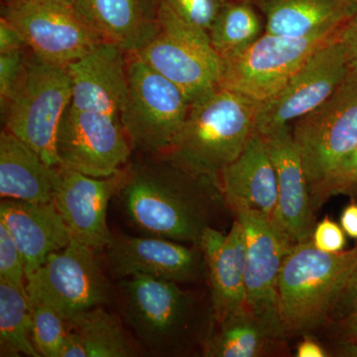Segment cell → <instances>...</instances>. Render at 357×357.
Here are the masks:
<instances>
[{
  "label": "cell",
  "mask_w": 357,
  "mask_h": 357,
  "mask_svg": "<svg viewBox=\"0 0 357 357\" xmlns=\"http://www.w3.org/2000/svg\"><path fill=\"white\" fill-rule=\"evenodd\" d=\"M128 163L117 192L124 217L145 236L201 245L206 230L225 206L220 185L162 155Z\"/></svg>",
  "instance_id": "obj_1"
},
{
  "label": "cell",
  "mask_w": 357,
  "mask_h": 357,
  "mask_svg": "<svg viewBox=\"0 0 357 357\" xmlns=\"http://www.w3.org/2000/svg\"><path fill=\"white\" fill-rule=\"evenodd\" d=\"M177 282L135 275L119 284L124 319L154 356H180L206 344L215 321L199 296Z\"/></svg>",
  "instance_id": "obj_2"
},
{
  "label": "cell",
  "mask_w": 357,
  "mask_h": 357,
  "mask_svg": "<svg viewBox=\"0 0 357 357\" xmlns=\"http://www.w3.org/2000/svg\"><path fill=\"white\" fill-rule=\"evenodd\" d=\"M257 107L220 86L191 103L182 128L162 156L220 185L223 170L241 155L255 131Z\"/></svg>",
  "instance_id": "obj_3"
},
{
  "label": "cell",
  "mask_w": 357,
  "mask_h": 357,
  "mask_svg": "<svg viewBox=\"0 0 357 357\" xmlns=\"http://www.w3.org/2000/svg\"><path fill=\"white\" fill-rule=\"evenodd\" d=\"M357 260V245L328 253L311 241L294 244L278 282L279 311L287 337L330 326Z\"/></svg>",
  "instance_id": "obj_4"
},
{
  "label": "cell",
  "mask_w": 357,
  "mask_h": 357,
  "mask_svg": "<svg viewBox=\"0 0 357 357\" xmlns=\"http://www.w3.org/2000/svg\"><path fill=\"white\" fill-rule=\"evenodd\" d=\"M72 96L67 67L50 64L29 49L17 86L1 112L4 129L31 147L48 165L60 166L56 138Z\"/></svg>",
  "instance_id": "obj_5"
},
{
  "label": "cell",
  "mask_w": 357,
  "mask_h": 357,
  "mask_svg": "<svg viewBox=\"0 0 357 357\" xmlns=\"http://www.w3.org/2000/svg\"><path fill=\"white\" fill-rule=\"evenodd\" d=\"M128 98L121 121L131 145L143 154L166 153L187 119L191 102L138 54H128Z\"/></svg>",
  "instance_id": "obj_6"
},
{
  "label": "cell",
  "mask_w": 357,
  "mask_h": 357,
  "mask_svg": "<svg viewBox=\"0 0 357 357\" xmlns=\"http://www.w3.org/2000/svg\"><path fill=\"white\" fill-rule=\"evenodd\" d=\"M159 21L156 36L136 54L175 84L191 103L220 88L222 60L208 33L185 22L162 4Z\"/></svg>",
  "instance_id": "obj_7"
},
{
  "label": "cell",
  "mask_w": 357,
  "mask_h": 357,
  "mask_svg": "<svg viewBox=\"0 0 357 357\" xmlns=\"http://www.w3.org/2000/svg\"><path fill=\"white\" fill-rule=\"evenodd\" d=\"M340 30L307 37L280 36L265 32L241 53L222 60L220 86L257 105L267 102L314 52L338 36Z\"/></svg>",
  "instance_id": "obj_8"
},
{
  "label": "cell",
  "mask_w": 357,
  "mask_h": 357,
  "mask_svg": "<svg viewBox=\"0 0 357 357\" xmlns=\"http://www.w3.org/2000/svg\"><path fill=\"white\" fill-rule=\"evenodd\" d=\"M98 253L75 239L52 253L38 269L26 277L29 302L46 305L65 319L109 304L112 286Z\"/></svg>",
  "instance_id": "obj_9"
},
{
  "label": "cell",
  "mask_w": 357,
  "mask_h": 357,
  "mask_svg": "<svg viewBox=\"0 0 357 357\" xmlns=\"http://www.w3.org/2000/svg\"><path fill=\"white\" fill-rule=\"evenodd\" d=\"M292 135L311 194L357 145V75L349 73L323 105L294 122Z\"/></svg>",
  "instance_id": "obj_10"
},
{
  "label": "cell",
  "mask_w": 357,
  "mask_h": 357,
  "mask_svg": "<svg viewBox=\"0 0 357 357\" xmlns=\"http://www.w3.org/2000/svg\"><path fill=\"white\" fill-rule=\"evenodd\" d=\"M349 73V61L338 34L314 52L276 95L258 105L255 132L265 137L291 126L331 98Z\"/></svg>",
  "instance_id": "obj_11"
},
{
  "label": "cell",
  "mask_w": 357,
  "mask_h": 357,
  "mask_svg": "<svg viewBox=\"0 0 357 357\" xmlns=\"http://www.w3.org/2000/svg\"><path fill=\"white\" fill-rule=\"evenodd\" d=\"M132 145L121 119L91 110L66 109L56 138L60 166L107 178L128 165Z\"/></svg>",
  "instance_id": "obj_12"
},
{
  "label": "cell",
  "mask_w": 357,
  "mask_h": 357,
  "mask_svg": "<svg viewBox=\"0 0 357 357\" xmlns=\"http://www.w3.org/2000/svg\"><path fill=\"white\" fill-rule=\"evenodd\" d=\"M1 17L18 30L35 55L50 64L68 67L103 41L65 4L24 0L2 6Z\"/></svg>",
  "instance_id": "obj_13"
},
{
  "label": "cell",
  "mask_w": 357,
  "mask_h": 357,
  "mask_svg": "<svg viewBox=\"0 0 357 357\" xmlns=\"http://www.w3.org/2000/svg\"><path fill=\"white\" fill-rule=\"evenodd\" d=\"M246 238V307L277 330L284 331L279 311L278 282L282 265L294 245L272 220L259 213L234 215Z\"/></svg>",
  "instance_id": "obj_14"
},
{
  "label": "cell",
  "mask_w": 357,
  "mask_h": 357,
  "mask_svg": "<svg viewBox=\"0 0 357 357\" xmlns=\"http://www.w3.org/2000/svg\"><path fill=\"white\" fill-rule=\"evenodd\" d=\"M124 170L107 178H96L56 167L53 202L72 238L100 252L114 234L107 225V208L116 196Z\"/></svg>",
  "instance_id": "obj_15"
},
{
  "label": "cell",
  "mask_w": 357,
  "mask_h": 357,
  "mask_svg": "<svg viewBox=\"0 0 357 357\" xmlns=\"http://www.w3.org/2000/svg\"><path fill=\"white\" fill-rule=\"evenodd\" d=\"M110 271L117 278L147 275L192 284L206 275L201 248L152 236H112L105 249Z\"/></svg>",
  "instance_id": "obj_16"
},
{
  "label": "cell",
  "mask_w": 357,
  "mask_h": 357,
  "mask_svg": "<svg viewBox=\"0 0 357 357\" xmlns=\"http://www.w3.org/2000/svg\"><path fill=\"white\" fill-rule=\"evenodd\" d=\"M278 182V201L274 223L297 244L311 241L316 225L309 183L291 126L265 136Z\"/></svg>",
  "instance_id": "obj_17"
},
{
  "label": "cell",
  "mask_w": 357,
  "mask_h": 357,
  "mask_svg": "<svg viewBox=\"0 0 357 357\" xmlns=\"http://www.w3.org/2000/svg\"><path fill=\"white\" fill-rule=\"evenodd\" d=\"M67 69L72 82V107L121 119L128 93L126 52L102 41Z\"/></svg>",
  "instance_id": "obj_18"
},
{
  "label": "cell",
  "mask_w": 357,
  "mask_h": 357,
  "mask_svg": "<svg viewBox=\"0 0 357 357\" xmlns=\"http://www.w3.org/2000/svg\"><path fill=\"white\" fill-rule=\"evenodd\" d=\"M199 248L206 260L215 324L248 311L246 238L241 222L236 218L227 234L208 227Z\"/></svg>",
  "instance_id": "obj_19"
},
{
  "label": "cell",
  "mask_w": 357,
  "mask_h": 357,
  "mask_svg": "<svg viewBox=\"0 0 357 357\" xmlns=\"http://www.w3.org/2000/svg\"><path fill=\"white\" fill-rule=\"evenodd\" d=\"M220 191L227 210L259 213L274 222L278 182L264 138L251 134L241 155L223 170Z\"/></svg>",
  "instance_id": "obj_20"
},
{
  "label": "cell",
  "mask_w": 357,
  "mask_h": 357,
  "mask_svg": "<svg viewBox=\"0 0 357 357\" xmlns=\"http://www.w3.org/2000/svg\"><path fill=\"white\" fill-rule=\"evenodd\" d=\"M79 17L103 41L138 53L159 31L157 0H72Z\"/></svg>",
  "instance_id": "obj_21"
},
{
  "label": "cell",
  "mask_w": 357,
  "mask_h": 357,
  "mask_svg": "<svg viewBox=\"0 0 357 357\" xmlns=\"http://www.w3.org/2000/svg\"><path fill=\"white\" fill-rule=\"evenodd\" d=\"M0 222L22 253L26 277L73 239L53 201L32 203L4 199L0 204Z\"/></svg>",
  "instance_id": "obj_22"
},
{
  "label": "cell",
  "mask_w": 357,
  "mask_h": 357,
  "mask_svg": "<svg viewBox=\"0 0 357 357\" xmlns=\"http://www.w3.org/2000/svg\"><path fill=\"white\" fill-rule=\"evenodd\" d=\"M265 18V32L307 37L338 31L357 13L349 0H252Z\"/></svg>",
  "instance_id": "obj_23"
},
{
  "label": "cell",
  "mask_w": 357,
  "mask_h": 357,
  "mask_svg": "<svg viewBox=\"0 0 357 357\" xmlns=\"http://www.w3.org/2000/svg\"><path fill=\"white\" fill-rule=\"evenodd\" d=\"M56 167H51L17 136L0 134V196L32 203L53 201Z\"/></svg>",
  "instance_id": "obj_24"
},
{
  "label": "cell",
  "mask_w": 357,
  "mask_h": 357,
  "mask_svg": "<svg viewBox=\"0 0 357 357\" xmlns=\"http://www.w3.org/2000/svg\"><path fill=\"white\" fill-rule=\"evenodd\" d=\"M204 345L206 357H262L284 356L287 335L252 312L245 311L215 324Z\"/></svg>",
  "instance_id": "obj_25"
},
{
  "label": "cell",
  "mask_w": 357,
  "mask_h": 357,
  "mask_svg": "<svg viewBox=\"0 0 357 357\" xmlns=\"http://www.w3.org/2000/svg\"><path fill=\"white\" fill-rule=\"evenodd\" d=\"M69 335L62 357H131L135 345L116 314L96 307L67 319Z\"/></svg>",
  "instance_id": "obj_26"
},
{
  "label": "cell",
  "mask_w": 357,
  "mask_h": 357,
  "mask_svg": "<svg viewBox=\"0 0 357 357\" xmlns=\"http://www.w3.org/2000/svg\"><path fill=\"white\" fill-rule=\"evenodd\" d=\"M259 13L252 0H229L223 7L208 31L220 60L241 53L264 34Z\"/></svg>",
  "instance_id": "obj_27"
},
{
  "label": "cell",
  "mask_w": 357,
  "mask_h": 357,
  "mask_svg": "<svg viewBox=\"0 0 357 357\" xmlns=\"http://www.w3.org/2000/svg\"><path fill=\"white\" fill-rule=\"evenodd\" d=\"M1 356L39 357L31 340V311L26 288L0 281Z\"/></svg>",
  "instance_id": "obj_28"
},
{
  "label": "cell",
  "mask_w": 357,
  "mask_h": 357,
  "mask_svg": "<svg viewBox=\"0 0 357 357\" xmlns=\"http://www.w3.org/2000/svg\"><path fill=\"white\" fill-rule=\"evenodd\" d=\"M30 303L31 340L40 356L62 357L69 326L55 310L40 303Z\"/></svg>",
  "instance_id": "obj_29"
},
{
  "label": "cell",
  "mask_w": 357,
  "mask_h": 357,
  "mask_svg": "<svg viewBox=\"0 0 357 357\" xmlns=\"http://www.w3.org/2000/svg\"><path fill=\"white\" fill-rule=\"evenodd\" d=\"M338 195H357V145L312 190L314 211Z\"/></svg>",
  "instance_id": "obj_30"
},
{
  "label": "cell",
  "mask_w": 357,
  "mask_h": 357,
  "mask_svg": "<svg viewBox=\"0 0 357 357\" xmlns=\"http://www.w3.org/2000/svg\"><path fill=\"white\" fill-rule=\"evenodd\" d=\"M190 24L208 33L218 14L229 0H157Z\"/></svg>",
  "instance_id": "obj_31"
},
{
  "label": "cell",
  "mask_w": 357,
  "mask_h": 357,
  "mask_svg": "<svg viewBox=\"0 0 357 357\" xmlns=\"http://www.w3.org/2000/svg\"><path fill=\"white\" fill-rule=\"evenodd\" d=\"M0 281L26 288L25 263L20 248L0 222Z\"/></svg>",
  "instance_id": "obj_32"
},
{
  "label": "cell",
  "mask_w": 357,
  "mask_h": 357,
  "mask_svg": "<svg viewBox=\"0 0 357 357\" xmlns=\"http://www.w3.org/2000/svg\"><path fill=\"white\" fill-rule=\"evenodd\" d=\"M29 48L0 54V109L4 110L20 82Z\"/></svg>",
  "instance_id": "obj_33"
},
{
  "label": "cell",
  "mask_w": 357,
  "mask_h": 357,
  "mask_svg": "<svg viewBox=\"0 0 357 357\" xmlns=\"http://www.w3.org/2000/svg\"><path fill=\"white\" fill-rule=\"evenodd\" d=\"M344 234L342 227L326 217L314 227L312 241L317 248L325 252H342L347 245Z\"/></svg>",
  "instance_id": "obj_34"
},
{
  "label": "cell",
  "mask_w": 357,
  "mask_h": 357,
  "mask_svg": "<svg viewBox=\"0 0 357 357\" xmlns=\"http://www.w3.org/2000/svg\"><path fill=\"white\" fill-rule=\"evenodd\" d=\"M333 324V337L337 342H357V302L344 316Z\"/></svg>",
  "instance_id": "obj_35"
},
{
  "label": "cell",
  "mask_w": 357,
  "mask_h": 357,
  "mask_svg": "<svg viewBox=\"0 0 357 357\" xmlns=\"http://www.w3.org/2000/svg\"><path fill=\"white\" fill-rule=\"evenodd\" d=\"M340 41L344 46L351 72L357 75V13L340 30Z\"/></svg>",
  "instance_id": "obj_36"
},
{
  "label": "cell",
  "mask_w": 357,
  "mask_h": 357,
  "mask_svg": "<svg viewBox=\"0 0 357 357\" xmlns=\"http://www.w3.org/2000/svg\"><path fill=\"white\" fill-rule=\"evenodd\" d=\"M28 48L18 30L6 18H0V54Z\"/></svg>",
  "instance_id": "obj_37"
},
{
  "label": "cell",
  "mask_w": 357,
  "mask_h": 357,
  "mask_svg": "<svg viewBox=\"0 0 357 357\" xmlns=\"http://www.w3.org/2000/svg\"><path fill=\"white\" fill-rule=\"evenodd\" d=\"M356 302L357 260L356 265H354V270H352L351 277H349L347 286H345L344 293H342V297H340V301H338L337 310H335V317H333L332 323L333 321H337V319L342 318V316H344V314L354 307V305L356 304Z\"/></svg>",
  "instance_id": "obj_38"
},
{
  "label": "cell",
  "mask_w": 357,
  "mask_h": 357,
  "mask_svg": "<svg viewBox=\"0 0 357 357\" xmlns=\"http://www.w3.org/2000/svg\"><path fill=\"white\" fill-rule=\"evenodd\" d=\"M303 340L297 345L296 356L298 357H326L330 356L328 351L318 340L310 337V335H303Z\"/></svg>",
  "instance_id": "obj_39"
},
{
  "label": "cell",
  "mask_w": 357,
  "mask_h": 357,
  "mask_svg": "<svg viewBox=\"0 0 357 357\" xmlns=\"http://www.w3.org/2000/svg\"><path fill=\"white\" fill-rule=\"evenodd\" d=\"M340 225L347 236L357 239V203L356 202L345 206L340 215Z\"/></svg>",
  "instance_id": "obj_40"
},
{
  "label": "cell",
  "mask_w": 357,
  "mask_h": 357,
  "mask_svg": "<svg viewBox=\"0 0 357 357\" xmlns=\"http://www.w3.org/2000/svg\"><path fill=\"white\" fill-rule=\"evenodd\" d=\"M41 1L53 2V3L65 4L72 6V0H41Z\"/></svg>",
  "instance_id": "obj_41"
},
{
  "label": "cell",
  "mask_w": 357,
  "mask_h": 357,
  "mask_svg": "<svg viewBox=\"0 0 357 357\" xmlns=\"http://www.w3.org/2000/svg\"><path fill=\"white\" fill-rule=\"evenodd\" d=\"M2 6H11V4L18 3V2L24 1V0H1Z\"/></svg>",
  "instance_id": "obj_42"
},
{
  "label": "cell",
  "mask_w": 357,
  "mask_h": 357,
  "mask_svg": "<svg viewBox=\"0 0 357 357\" xmlns=\"http://www.w3.org/2000/svg\"><path fill=\"white\" fill-rule=\"evenodd\" d=\"M349 1H351V3L354 4V6L357 8V0H349Z\"/></svg>",
  "instance_id": "obj_43"
},
{
  "label": "cell",
  "mask_w": 357,
  "mask_h": 357,
  "mask_svg": "<svg viewBox=\"0 0 357 357\" xmlns=\"http://www.w3.org/2000/svg\"><path fill=\"white\" fill-rule=\"evenodd\" d=\"M356 344H357V342H356Z\"/></svg>",
  "instance_id": "obj_44"
}]
</instances>
